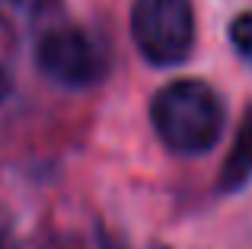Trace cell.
Returning <instances> with one entry per match:
<instances>
[{
  "mask_svg": "<svg viewBox=\"0 0 252 249\" xmlns=\"http://www.w3.org/2000/svg\"><path fill=\"white\" fill-rule=\"evenodd\" d=\"M154 131L172 154L195 156L223 134V102L204 80H172L150 99Z\"/></svg>",
  "mask_w": 252,
  "mask_h": 249,
  "instance_id": "cell-1",
  "label": "cell"
},
{
  "mask_svg": "<svg viewBox=\"0 0 252 249\" xmlns=\"http://www.w3.org/2000/svg\"><path fill=\"white\" fill-rule=\"evenodd\" d=\"M131 38L150 64H160V67L182 64L195 45L191 0H134Z\"/></svg>",
  "mask_w": 252,
  "mask_h": 249,
  "instance_id": "cell-2",
  "label": "cell"
},
{
  "mask_svg": "<svg viewBox=\"0 0 252 249\" xmlns=\"http://www.w3.org/2000/svg\"><path fill=\"white\" fill-rule=\"evenodd\" d=\"M38 67L64 87H86L102 77L99 45L74 26H58L38 42Z\"/></svg>",
  "mask_w": 252,
  "mask_h": 249,
  "instance_id": "cell-3",
  "label": "cell"
},
{
  "mask_svg": "<svg viewBox=\"0 0 252 249\" xmlns=\"http://www.w3.org/2000/svg\"><path fill=\"white\" fill-rule=\"evenodd\" d=\"M252 179V106L243 112L236 134L230 141V154L220 169V192H236Z\"/></svg>",
  "mask_w": 252,
  "mask_h": 249,
  "instance_id": "cell-4",
  "label": "cell"
},
{
  "mask_svg": "<svg viewBox=\"0 0 252 249\" xmlns=\"http://www.w3.org/2000/svg\"><path fill=\"white\" fill-rule=\"evenodd\" d=\"M230 42L240 55L252 58V13H240V16L230 23Z\"/></svg>",
  "mask_w": 252,
  "mask_h": 249,
  "instance_id": "cell-5",
  "label": "cell"
},
{
  "mask_svg": "<svg viewBox=\"0 0 252 249\" xmlns=\"http://www.w3.org/2000/svg\"><path fill=\"white\" fill-rule=\"evenodd\" d=\"M13 243V220H10V214L0 208V249H10Z\"/></svg>",
  "mask_w": 252,
  "mask_h": 249,
  "instance_id": "cell-6",
  "label": "cell"
},
{
  "mask_svg": "<svg viewBox=\"0 0 252 249\" xmlns=\"http://www.w3.org/2000/svg\"><path fill=\"white\" fill-rule=\"evenodd\" d=\"M6 96H10V74L0 67V102H3Z\"/></svg>",
  "mask_w": 252,
  "mask_h": 249,
  "instance_id": "cell-7",
  "label": "cell"
}]
</instances>
